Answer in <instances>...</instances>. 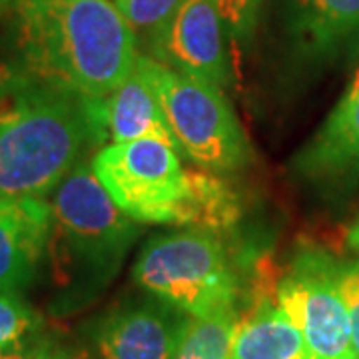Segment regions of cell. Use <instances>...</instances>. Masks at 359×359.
Segmentation results:
<instances>
[{"label": "cell", "instance_id": "1", "mask_svg": "<svg viewBox=\"0 0 359 359\" xmlns=\"http://www.w3.org/2000/svg\"><path fill=\"white\" fill-rule=\"evenodd\" d=\"M20 65L86 98L114 92L138 58V36L110 0H14Z\"/></svg>", "mask_w": 359, "mask_h": 359}, {"label": "cell", "instance_id": "2", "mask_svg": "<svg viewBox=\"0 0 359 359\" xmlns=\"http://www.w3.org/2000/svg\"><path fill=\"white\" fill-rule=\"evenodd\" d=\"M88 142L86 96L0 65V200L54 192Z\"/></svg>", "mask_w": 359, "mask_h": 359}, {"label": "cell", "instance_id": "3", "mask_svg": "<svg viewBox=\"0 0 359 359\" xmlns=\"http://www.w3.org/2000/svg\"><path fill=\"white\" fill-rule=\"evenodd\" d=\"M48 256L62 302L82 306L118 273L138 230L96 178L92 166L76 164L52 198Z\"/></svg>", "mask_w": 359, "mask_h": 359}, {"label": "cell", "instance_id": "4", "mask_svg": "<svg viewBox=\"0 0 359 359\" xmlns=\"http://www.w3.org/2000/svg\"><path fill=\"white\" fill-rule=\"evenodd\" d=\"M134 282L194 320L236 311L240 292L224 245L196 228L152 238L134 264Z\"/></svg>", "mask_w": 359, "mask_h": 359}, {"label": "cell", "instance_id": "5", "mask_svg": "<svg viewBox=\"0 0 359 359\" xmlns=\"http://www.w3.org/2000/svg\"><path fill=\"white\" fill-rule=\"evenodd\" d=\"M136 62L150 80L182 152L216 174L244 166L250 158L248 140L222 88L146 54H138Z\"/></svg>", "mask_w": 359, "mask_h": 359}, {"label": "cell", "instance_id": "6", "mask_svg": "<svg viewBox=\"0 0 359 359\" xmlns=\"http://www.w3.org/2000/svg\"><path fill=\"white\" fill-rule=\"evenodd\" d=\"M90 166L116 205L134 222H180L190 180L176 146L156 138L114 142L98 150Z\"/></svg>", "mask_w": 359, "mask_h": 359}, {"label": "cell", "instance_id": "7", "mask_svg": "<svg viewBox=\"0 0 359 359\" xmlns=\"http://www.w3.org/2000/svg\"><path fill=\"white\" fill-rule=\"evenodd\" d=\"M276 299L302 332L311 359H355L346 304L334 278V257L302 254L278 283Z\"/></svg>", "mask_w": 359, "mask_h": 359}, {"label": "cell", "instance_id": "8", "mask_svg": "<svg viewBox=\"0 0 359 359\" xmlns=\"http://www.w3.org/2000/svg\"><path fill=\"white\" fill-rule=\"evenodd\" d=\"M194 318L156 295L120 304L96 327L100 359H174Z\"/></svg>", "mask_w": 359, "mask_h": 359}, {"label": "cell", "instance_id": "9", "mask_svg": "<svg viewBox=\"0 0 359 359\" xmlns=\"http://www.w3.org/2000/svg\"><path fill=\"white\" fill-rule=\"evenodd\" d=\"M150 56L222 88L228 82L224 16L218 0H184L150 44Z\"/></svg>", "mask_w": 359, "mask_h": 359}, {"label": "cell", "instance_id": "10", "mask_svg": "<svg viewBox=\"0 0 359 359\" xmlns=\"http://www.w3.org/2000/svg\"><path fill=\"white\" fill-rule=\"evenodd\" d=\"M88 116L92 142L114 144L156 138L178 148L154 88L138 62L114 92L88 98Z\"/></svg>", "mask_w": 359, "mask_h": 359}, {"label": "cell", "instance_id": "11", "mask_svg": "<svg viewBox=\"0 0 359 359\" xmlns=\"http://www.w3.org/2000/svg\"><path fill=\"white\" fill-rule=\"evenodd\" d=\"M52 205L42 198L0 200V292L20 294L48 252Z\"/></svg>", "mask_w": 359, "mask_h": 359}, {"label": "cell", "instance_id": "12", "mask_svg": "<svg viewBox=\"0 0 359 359\" xmlns=\"http://www.w3.org/2000/svg\"><path fill=\"white\" fill-rule=\"evenodd\" d=\"M295 168L321 182L359 178V68L316 138L299 152Z\"/></svg>", "mask_w": 359, "mask_h": 359}, {"label": "cell", "instance_id": "13", "mask_svg": "<svg viewBox=\"0 0 359 359\" xmlns=\"http://www.w3.org/2000/svg\"><path fill=\"white\" fill-rule=\"evenodd\" d=\"M228 359H311L306 339L287 313L271 299L252 304L238 321Z\"/></svg>", "mask_w": 359, "mask_h": 359}, {"label": "cell", "instance_id": "14", "mask_svg": "<svg viewBox=\"0 0 359 359\" xmlns=\"http://www.w3.org/2000/svg\"><path fill=\"white\" fill-rule=\"evenodd\" d=\"M306 44L318 52L359 48V0H292Z\"/></svg>", "mask_w": 359, "mask_h": 359}, {"label": "cell", "instance_id": "15", "mask_svg": "<svg viewBox=\"0 0 359 359\" xmlns=\"http://www.w3.org/2000/svg\"><path fill=\"white\" fill-rule=\"evenodd\" d=\"M190 192L182 208L178 226H194L196 230H222L240 216V204L230 186L210 170H188Z\"/></svg>", "mask_w": 359, "mask_h": 359}, {"label": "cell", "instance_id": "16", "mask_svg": "<svg viewBox=\"0 0 359 359\" xmlns=\"http://www.w3.org/2000/svg\"><path fill=\"white\" fill-rule=\"evenodd\" d=\"M238 327V313L194 320L174 359H228Z\"/></svg>", "mask_w": 359, "mask_h": 359}, {"label": "cell", "instance_id": "17", "mask_svg": "<svg viewBox=\"0 0 359 359\" xmlns=\"http://www.w3.org/2000/svg\"><path fill=\"white\" fill-rule=\"evenodd\" d=\"M40 330V316L20 294L0 292V359L36 344Z\"/></svg>", "mask_w": 359, "mask_h": 359}, {"label": "cell", "instance_id": "18", "mask_svg": "<svg viewBox=\"0 0 359 359\" xmlns=\"http://www.w3.org/2000/svg\"><path fill=\"white\" fill-rule=\"evenodd\" d=\"M184 0H114L116 8L132 26L136 36L140 34L150 44L164 30Z\"/></svg>", "mask_w": 359, "mask_h": 359}, {"label": "cell", "instance_id": "19", "mask_svg": "<svg viewBox=\"0 0 359 359\" xmlns=\"http://www.w3.org/2000/svg\"><path fill=\"white\" fill-rule=\"evenodd\" d=\"M334 278L341 299L346 304L349 327H351V344H353L355 359H359V264L334 259Z\"/></svg>", "mask_w": 359, "mask_h": 359}, {"label": "cell", "instance_id": "20", "mask_svg": "<svg viewBox=\"0 0 359 359\" xmlns=\"http://www.w3.org/2000/svg\"><path fill=\"white\" fill-rule=\"evenodd\" d=\"M224 20H228L238 32H244L254 22L259 0H218Z\"/></svg>", "mask_w": 359, "mask_h": 359}, {"label": "cell", "instance_id": "21", "mask_svg": "<svg viewBox=\"0 0 359 359\" xmlns=\"http://www.w3.org/2000/svg\"><path fill=\"white\" fill-rule=\"evenodd\" d=\"M58 351H60V346H56L48 337H42L36 344H32L22 351H16L13 355H6L2 359H56Z\"/></svg>", "mask_w": 359, "mask_h": 359}, {"label": "cell", "instance_id": "22", "mask_svg": "<svg viewBox=\"0 0 359 359\" xmlns=\"http://www.w3.org/2000/svg\"><path fill=\"white\" fill-rule=\"evenodd\" d=\"M56 359H92L86 351H80V349H68V347H60L58 351V358Z\"/></svg>", "mask_w": 359, "mask_h": 359}, {"label": "cell", "instance_id": "23", "mask_svg": "<svg viewBox=\"0 0 359 359\" xmlns=\"http://www.w3.org/2000/svg\"><path fill=\"white\" fill-rule=\"evenodd\" d=\"M347 242H349V245L355 250L359 254V218L349 226V231H347Z\"/></svg>", "mask_w": 359, "mask_h": 359}, {"label": "cell", "instance_id": "24", "mask_svg": "<svg viewBox=\"0 0 359 359\" xmlns=\"http://www.w3.org/2000/svg\"><path fill=\"white\" fill-rule=\"evenodd\" d=\"M11 2H14V0H0V8H4V6H8Z\"/></svg>", "mask_w": 359, "mask_h": 359}]
</instances>
